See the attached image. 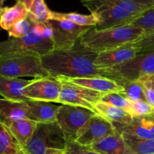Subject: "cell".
<instances>
[{
	"instance_id": "cell-39",
	"label": "cell",
	"mask_w": 154,
	"mask_h": 154,
	"mask_svg": "<svg viewBox=\"0 0 154 154\" xmlns=\"http://www.w3.org/2000/svg\"><path fill=\"white\" fill-rule=\"evenodd\" d=\"M11 154H26V153H25V152L23 151V150H21L20 151L17 152V153H11Z\"/></svg>"
},
{
	"instance_id": "cell-40",
	"label": "cell",
	"mask_w": 154,
	"mask_h": 154,
	"mask_svg": "<svg viewBox=\"0 0 154 154\" xmlns=\"http://www.w3.org/2000/svg\"><path fill=\"white\" fill-rule=\"evenodd\" d=\"M54 154H66V153H65V151H64V152H59V153H56Z\"/></svg>"
},
{
	"instance_id": "cell-13",
	"label": "cell",
	"mask_w": 154,
	"mask_h": 154,
	"mask_svg": "<svg viewBox=\"0 0 154 154\" xmlns=\"http://www.w3.org/2000/svg\"><path fill=\"white\" fill-rule=\"evenodd\" d=\"M133 43L98 54L95 65L101 69H112L132 60L138 54Z\"/></svg>"
},
{
	"instance_id": "cell-23",
	"label": "cell",
	"mask_w": 154,
	"mask_h": 154,
	"mask_svg": "<svg viewBox=\"0 0 154 154\" xmlns=\"http://www.w3.org/2000/svg\"><path fill=\"white\" fill-rule=\"evenodd\" d=\"M126 145L124 154H154V140L141 139L122 134Z\"/></svg>"
},
{
	"instance_id": "cell-18",
	"label": "cell",
	"mask_w": 154,
	"mask_h": 154,
	"mask_svg": "<svg viewBox=\"0 0 154 154\" xmlns=\"http://www.w3.org/2000/svg\"><path fill=\"white\" fill-rule=\"evenodd\" d=\"M38 123L29 119L14 120L3 124L10 132L21 148H23L29 141Z\"/></svg>"
},
{
	"instance_id": "cell-17",
	"label": "cell",
	"mask_w": 154,
	"mask_h": 154,
	"mask_svg": "<svg viewBox=\"0 0 154 154\" xmlns=\"http://www.w3.org/2000/svg\"><path fill=\"white\" fill-rule=\"evenodd\" d=\"M28 105V119L37 123H51L57 120L59 107L53 102L29 101Z\"/></svg>"
},
{
	"instance_id": "cell-9",
	"label": "cell",
	"mask_w": 154,
	"mask_h": 154,
	"mask_svg": "<svg viewBox=\"0 0 154 154\" xmlns=\"http://www.w3.org/2000/svg\"><path fill=\"white\" fill-rule=\"evenodd\" d=\"M52 30L54 50H68L73 48L84 33L92 26H81L66 20L48 21Z\"/></svg>"
},
{
	"instance_id": "cell-38",
	"label": "cell",
	"mask_w": 154,
	"mask_h": 154,
	"mask_svg": "<svg viewBox=\"0 0 154 154\" xmlns=\"http://www.w3.org/2000/svg\"><path fill=\"white\" fill-rule=\"evenodd\" d=\"M141 80H153V81H154V75H151V76L146 77V78H143V79H141ZM140 81H141V80H140Z\"/></svg>"
},
{
	"instance_id": "cell-7",
	"label": "cell",
	"mask_w": 154,
	"mask_h": 154,
	"mask_svg": "<svg viewBox=\"0 0 154 154\" xmlns=\"http://www.w3.org/2000/svg\"><path fill=\"white\" fill-rule=\"evenodd\" d=\"M95 114H96L82 107L61 105L59 107L56 122L66 141H75L81 128Z\"/></svg>"
},
{
	"instance_id": "cell-32",
	"label": "cell",
	"mask_w": 154,
	"mask_h": 154,
	"mask_svg": "<svg viewBox=\"0 0 154 154\" xmlns=\"http://www.w3.org/2000/svg\"><path fill=\"white\" fill-rule=\"evenodd\" d=\"M66 154H100L93 150L90 146H84L76 141H66Z\"/></svg>"
},
{
	"instance_id": "cell-36",
	"label": "cell",
	"mask_w": 154,
	"mask_h": 154,
	"mask_svg": "<svg viewBox=\"0 0 154 154\" xmlns=\"http://www.w3.org/2000/svg\"><path fill=\"white\" fill-rule=\"evenodd\" d=\"M141 81L144 86H147V87H150L154 90V81L153 80H141V81Z\"/></svg>"
},
{
	"instance_id": "cell-22",
	"label": "cell",
	"mask_w": 154,
	"mask_h": 154,
	"mask_svg": "<svg viewBox=\"0 0 154 154\" xmlns=\"http://www.w3.org/2000/svg\"><path fill=\"white\" fill-rule=\"evenodd\" d=\"M29 17V10L20 3L17 2L11 7H5L0 15V26L8 31L15 23Z\"/></svg>"
},
{
	"instance_id": "cell-35",
	"label": "cell",
	"mask_w": 154,
	"mask_h": 154,
	"mask_svg": "<svg viewBox=\"0 0 154 154\" xmlns=\"http://www.w3.org/2000/svg\"><path fill=\"white\" fill-rule=\"evenodd\" d=\"M32 2L33 0H17V2L23 5L28 10H29L32 4Z\"/></svg>"
},
{
	"instance_id": "cell-4",
	"label": "cell",
	"mask_w": 154,
	"mask_h": 154,
	"mask_svg": "<svg viewBox=\"0 0 154 154\" xmlns=\"http://www.w3.org/2000/svg\"><path fill=\"white\" fill-rule=\"evenodd\" d=\"M54 50L52 30L47 23H33L29 32L25 37L11 38L0 42V57L23 53L43 57Z\"/></svg>"
},
{
	"instance_id": "cell-12",
	"label": "cell",
	"mask_w": 154,
	"mask_h": 154,
	"mask_svg": "<svg viewBox=\"0 0 154 154\" xmlns=\"http://www.w3.org/2000/svg\"><path fill=\"white\" fill-rule=\"evenodd\" d=\"M116 132L112 123L99 114H95L81 128L75 141L81 145L90 146L109 135H114Z\"/></svg>"
},
{
	"instance_id": "cell-11",
	"label": "cell",
	"mask_w": 154,
	"mask_h": 154,
	"mask_svg": "<svg viewBox=\"0 0 154 154\" xmlns=\"http://www.w3.org/2000/svg\"><path fill=\"white\" fill-rule=\"evenodd\" d=\"M122 78L138 81L154 75V51L138 54L135 58L112 68Z\"/></svg>"
},
{
	"instance_id": "cell-34",
	"label": "cell",
	"mask_w": 154,
	"mask_h": 154,
	"mask_svg": "<svg viewBox=\"0 0 154 154\" xmlns=\"http://www.w3.org/2000/svg\"><path fill=\"white\" fill-rule=\"evenodd\" d=\"M144 85V84H143ZM144 94L145 100L152 108H154V90L150 87L144 86Z\"/></svg>"
},
{
	"instance_id": "cell-16",
	"label": "cell",
	"mask_w": 154,
	"mask_h": 154,
	"mask_svg": "<svg viewBox=\"0 0 154 154\" xmlns=\"http://www.w3.org/2000/svg\"><path fill=\"white\" fill-rule=\"evenodd\" d=\"M31 80L11 78L0 75V96L3 99L17 102H29L26 97L24 89Z\"/></svg>"
},
{
	"instance_id": "cell-41",
	"label": "cell",
	"mask_w": 154,
	"mask_h": 154,
	"mask_svg": "<svg viewBox=\"0 0 154 154\" xmlns=\"http://www.w3.org/2000/svg\"><path fill=\"white\" fill-rule=\"evenodd\" d=\"M153 114H154V108L153 109Z\"/></svg>"
},
{
	"instance_id": "cell-26",
	"label": "cell",
	"mask_w": 154,
	"mask_h": 154,
	"mask_svg": "<svg viewBox=\"0 0 154 154\" xmlns=\"http://www.w3.org/2000/svg\"><path fill=\"white\" fill-rule=\"evenodd\" d=\"M29 17L36 23H45L53 19V11L48 8L45 0H33Z\"/></svg>"
},
{
	"instance_id": "cell-33",
	"label": "cell",
	"mask_w": 154,
	"mask_h": 154,
	"mask_svg": "<svg viewBox=\"0 0 154 154\" xmlns=\"http://www.w3.org/2000/svg\"><path fill=\"white\" fill-rule=\"evenodd\" d=\"M133 45L138 50V54L154 51V34L143 36Z\"/></svg>"
},
{
	"instance_id": "cell-3",
	"label": "cell",
	"mask_w": 154,
	"mask_h": 154,
	"mask_svg": "<svg viewBox=\"0 0 154 154\" xmlns=\"http://www.w3.org/2000/svg\"><path fill=\"white\" fill-rule=\"evenodd\" d=\"M144 34L141 29L130 25L102 30L92 27L82 35L79 42L89 51L99 54L135 43L142 38Z\"/></svg>"
},
{
	"instance_id": "cell-21",
	"label": "cell",
	"mask_w": 154,
	"mask_h": 154,
	"mask_svg": "<svg viewBox=\"0 0 154 154\" xmlns=\"http://www.w3.org/2000/svg\"><path fill=\"white\" fill-rule=\"evenodd\" d=\"M96 114L108 120L113 124H126L132 120L129 112L122 108L100 102L96 105Z\"/></svg>"
},
{
	"instance_id": "cell-27",
	"label": "cell",
	"mask_w": 154,
	"mask_h": 154,
	"mask_svg": "<svg viewBox=\"0 0 154 154\" xmlns=\"http://www.w3.org/2000/svg\"><path fill=\"white\" fill-rule=\"evenodd\" d=\"M21 150L22 148L8 129L0 123V154L15 153Z\"/></svg>"
},
{
	"instance_id": "cell-8",
	"label": "cell",
	"mask_w": 154,
	"mask_h": 154,
	"mask_svg": "<svg viewBox=\"0 0 154 154\" xmlns=\"http://www.w3.org/2000/svg\"><path fill=\"white\" fill-rule=\"evenodd\" d=\"M58 80L62 82V91L59 103L82 107L96 114L95 108L105 95L104 93L76 85L64 80Z\"/></svg>"
},
{
	"instance_id": "cell-5",
	"label": "cell",
	"mask_w": 154,
	"mask_h": 154,
	"mask_svg": "<svg viewBox=\"0 0 154 154\" xmlns=\"http://www.w3.org/2000/svg\"><path fill=\"white\" fill-rule=\"evenodd\" d=\"M0 75L11 78L49 76L42 66V57L32 54H11L0 57Z\"/></svg>"
},
{
	"instance_id": "cell-24",
	"label": "cell",
	"mask_w": 154,
	"mask_h": 154,
	"mask_svg": "<svg viewBox=\"0 0 154 154\" xmlns=\"http://www.w3.org/2000/svg\"><path fill=\"white\" fill-rule=\"evenodd\" d=\"M57 20H66L74 23L81 26H92L95 27L97 25V17L95 15L92 14H81L78 13H59V12L53 11V19Z\"/></svg>"
},
{
	"instance_id": "cell-19",
	"label": "cell",
	"mask_w": 154,
	"mask_h": 154,
	"mask_svg": "<svg viewBox=\"0 0 154 154\" xmlns=\"http://www.w3.org/2000/svg\"><path fill=\"white\" fill-rule=\"evenodd\" d=\"M23 119H28L27 102L0 99V123L2 124Z\"/></svg>"
},
{
	"instance_id": "cell-28",
	"label": "cell",
	"mask_w": 154,
	"mask_h": 154,
	"mask_svg": "<svg viewBox=\"0 0 154 154\" xmlns=\"http://www.w3.org/2000/svg\"><path fill=\"white\" fill-rule=\"evenodd\" d=\"M129 25L141 29L144 31V36L154 34V5Z\"/></svg>"
},
{
	"instance_id": "cell-37",
	"label": "cell",
	"mask_w": 154,
	"mask_h": 154,
	"mask_svg": "<svg viewBox=\"0 0 154 154\" xmlns=\"http://www.w3.org/2000/svg\"><path fill=\"white\" fill-rule=\"evenodd\" d=\"M6 0H0V15L2 14V13L3 12V11L5 10V7H4V3H5V2Z\"/></svg>"
},
{
	"instance_id": "cell-29",
	"label": "cell",
	"mask_w": 154,
	"mask_h": 154,
	"mask_svg": "<svg viewBox=\"0 0 154 154\" xmlns=\"http://www.w3.org/2000/svg\"><path fill=\"white\" fill-rule=\"evenodd\" d=\"M33 23L34 22L30 19L29 17L22 20H20L8 31L9 37L15 38L25 37L29 32Z\"/></svg>"
},
{
	"instance_id": "cell-31",
	"label": "cell",
	"mask_w": 154,
	"mask_h": 154,
	"mask_svg": "<svg viewBox=\"0 0 154 154\" xmlns=\"http://www.w3.org/2000/svg\"><path fill=\"white\" fill-rule=\"evenodd\" d=\"M153 108H152L146 101L130 100V108L129 113L132 117H140L153 114Z\"/></svg>"
},
{
	"instance_id": "cell-25",
	"label": "cell",
	"mask_w": 154,
	"mask_h": 154,
	"mask_svg": "<svg viewBox=\"0 0 154 154\" xmlns=\"http://www.w3.org/2000/svg\"><path fill=\"white\" fill-rule=\"evenodd\" d=\"M117 82L123 88V96L131 101L145 100L144 87L141 81H132L121 78Z\"/></svg>"
},
{
	"instance_id": "cell-30",
	"label": "cell",
	"mask_w": 154,
	"mask_h": 154,
	"mask_svg": "<svg viewBox=\"0 0 154 154\" xmlns=\"http://www.w3.org/2000/svg\"><path fill=\"white\" fill-rule=\"evenodd\" d=\"M101 101L105 103L109 104L113 106L122 108L127 112L129 111L130 108V100L125 97L120 93H108L105 94L102 96Z\"/></svg>"
},
{
	"instance_id": "cell-10",
	"label": "cell",
	"mask_w": 154,
	"mask_h": 154,
	"mask_svg": "<svg viewBox=\"0 0 154 154\" xmlns=\"http://www.w3.org/2000/svg\"><path fill=\"white\" fill-rule=\"evenodd\" d=\"M61 91V81L49 75L31 80L24 89V94L31 101L59 103Z\"/></svg>"
},
{
	"instance_id": "cell-2",
	"label": "cell",
	"mask_w": 154,
	"mask_h": 154,
	"mask_svg": "<svg viewBox=\"0 0 154 154\" xmlns=\"http://www.w3.org/2000/svg\"><path fill=\"white\" fill-rule=\"evenodd\" d=\"M97 17V30L129 25L154 5V0H81Z\"/></svg>"
},
{
	"instance_id": "cell-20",
	"label": "cell",
	"mask_w": 154,
	"mask_h": 154,
	"mask_svg": "<svg viewBox=\"0 0 154 154\" xmlns=\"http://www.w3.org/2000/svg\"><path fill=\"white\" fill-rule=\"evenodd\" d=\"M90 147L100 154H124L126 150L124 138L118 132L94 143Z\"/></svg>"
},
{
	"instance_id": "cell-14",
	"label": "cell",
	"mask_w": 154,
	"mask_h": 154,
	"mask_svg": "<svg viewBox=\"0 0 154 154\" xmlns=\"http://www.w3.org/2000/svg\"><path fill=\"white\" fill-rule=\"evenodd\" d=\"M116 131L141 139L154 140V114L132 117L126 124H113Z\"/></svg>"
},
{
	"instance_id": "cell-1",
	"label": "cell",
	"mask_w": 154,
	"mask_h": 154,
	"mask_svg": "<svg viewBox=\"0 0 154 154\" xmlns=\"http://www.w3.org/2000/svg\"><path fill=\"white\" fill-rule=\"evenodd\" d=\"M98 54L89 51L78 41L68 50H54L42 57L43 67L54 78H93L104 77L121 79L117 72L111 69H101L95 65Z\"/></svg>"
},
{
	"instance_id": "cell-15",
	"label": "cell",
	"mask_w": 154,
	"mask_h": 154,
	"mask_svg": "<svg viewBox=\"0 0 154 154\" xmlns=\"http://www.w3.org/2000/svg\"><path fill=\"white\" fill-rule=\"evenodd\" d=\"M64 80L68 82L86 88L91 89L95 91L108 94V93H120L123 92V88L117 82V81L104 77H93V78H57Z\"/></svg>"
},
{
	"instance_id": "cell-6",
	"label": "cell",
	"mask_w": 154,
	"mask_h": 154,
	"mask_svg": "<svg viewBox=\"0 0 154 154\" xmlns=\"http://www.w3.org/2000/svg\"><path fill=\"white\" fill-rule=\"evenodd\" d=\"M66 139L57 122L38 123L34 135L22 149L26 154H54L64 152Z\"/></svg>"
}]
</instances>
